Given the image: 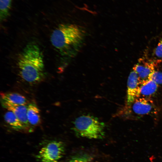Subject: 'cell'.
Here are the masks:
<instances>
[{"label":"cell","instance_id":"3","mask_svg":"<svg viewBox=\"0 0 162 162\" xmlns=\"http://www.w3.org/2000/svg\"><path fill=\"white\" fill-rule=\"evenodd\" d=\"M73 129L80 136L89 139H101L105 134V124L96 117L87 114L81 116L73 122Z\"/></svg>","mask_w":162,"mask_h":162},{"label":"cell","instance_id":"6","mask_svg":"<svg viewBox=\"0 0 162 162\" xmlns=\"http://www.w3.org/2000/svg\"><path fill=\"white\" fill-rule=\"evenodd\" d=\"M132 69L137 74L142 85L151 80L154 71V64L144 56L138 59Z\"/></svg>","mask_w":162,"mask_h":162},{"label":"cell","instance_id":"1","mask_svg":"<svg viewBox=\"0 0 162 162\" xmlns=\"http://www.w3.org/2000/svg\"><path fill=\"white\" fill-rule=\"evenodd\" d=\"M17 66L20 76L29 83H38L45 77L43 54L34 43H29L24 47L18 57Z\"/></svg>","mask_w":162,"mask_h":162},{"label":"cell","instance_id":"11","mask_svg":"<svg viewBox=\"0 0 162 162\" xmlns=\"http://www.w3.org/2000/svg\"><path fill=\"white\" fill-rule=\"evenodd\" d=\"M2 101L19 105H26L28 101L24 96L15 92L2 93L1 94Z\"/></svg>","mask_w":162,"mask_h":162},{"label":"cell","instance_id":"10","mask_svg":"<svg viewBox=\"0 0 162 162\" xmlns=\"http://www.w3.org/2000/svg\"><path fill=\"white\" fill-rule=\"evenodd\" d=\"M27 116L30 125L35 126L40 122V111L36 105L31 103L27 105Z\"/></svg>","mask_w":162,"mask_h":162},{"label":"cell","instance_id":"2","mask_svg":"<svg viewBox=\"0 0 162 162\" xmlns=\"http://www.w3.org/2000/svg\"><path fill=\"white\" fill-rule=\"evenodd\" d=\"M84 28L75 24L59 25L52 33L50 40L54 47L63 55L72 56L79 51L85 38Z\"/></svg>","mask_w":162,"mask_h":162},{"label":"cell","instance_id":"9","mask_svg":"<svg viewBox=\"0 0 162 162\" xmlns=\"http://www.w3.org/2000/svg\"><path fill=\"white\" fill-rule=\"evenodd\" d=\"M2 106L8 111L12 112L17 116L23 125L25 129L29 130L30 125L27 118V105L15 104L1 101Z\"/></svg>","mask_w":162,"mask_h":162},{"label":"cell","instance_id":"15","mask_svg":"<svg viewBox=\"0 0 162 162\" xmlns=\"http://www.w3.org/2000/svg\"><path fill=\"white\" fill-rule=\"evenodd\" d=\"M154 64V71L152 80L158 86L162 85V62Z\"/></svg>","mask_w":162,"mask_h":162},{"label":"cell","instance_id":"16","mask_svg":"<svg viewBox=\"0 0 162 162\" xmlns=\"http://www.w3.org/2000/svg\"><path fill=\"white\" fill-rule=\"evenodd\" d=\"M88 159L84 156L74 158L68 162H88Z\"/></svg>","mask_w":162,"mask_h":162},{"label":"cell","instance_id":"4","mask_svg":"<svg viewBox=\"0 0 162 162\" xmlns=\"http://www.w3.org/2000/svg\"><path fill=\"white\" fill-rule=\"evenodd\" d=\"M122 112L127 118L135 119L155 114L157 111L156 106L151 99L138 98L128 105L125 106Z\"/></svg>","mask_w":162,"mask_h":162},{"label":"cell","instance_id":"13","mask_svg":"<svg viewBox=\"0 0 162 162\" xmlns=\"http://www.w3.org/2000/svg\"><path fill=\"white\" fill-rule=\"evenodd\" d=\"M4 119L6 122L14 130L18 131L25 130L21 122L12 112L8 110L4 114Z\"/></svg>","mask_w":162,"mask_h":162},{"label":"cell","instance_id":"12","mask_svg":"<svg viewBox=\"0 0 162 162\" xmlns=\"http://www.w3.org/2000/svg\"><path fill=\"white\" fill-rule=\"evenodd\" d=\"M159 86L152 80L141 86L139 98L151 99L157 92Z\"/></svg>","mask_w":162,"mask_h":162},{"label":"cell","instance_id":"7","mask_svg":"<svg viewBox=\"0 0 162 162\" xmlns=\"http://www.w3.org/2000/svg\"><path fill=\"white\" fill-rule=\"evenodd\" d=\"M144 56L154 64L162 62V32L151 40Z\"/></svg>","mask_w":162,"mask_h":162},{"label":"cell","instance_id":"8","mask_svg":"<svg viewBox=\"0 0 162 162\" xmlns=\"http://www.w3.org/2000/svg\"><path fill=\"white\" fill-rule=\"evenodd\" d=\"M127 100L125 106L130 104L139 98L141 85L138 76L133 70L128 76L127 84Z\"/></svg>","mask_w":162,"mask_h":162},{"label":"cell","instance_id":"5","mask_svg":"<svg viewBox=\"0 0 162 162\" xmlns=\"http://www.w3.org/2000/svg\"><path fill=\"white\" fill-rule=\"evenodd\" d=\"M64 150L62 142L52 141L41 148L38 157L41 162H58L63 156Z\"/></svg>","mask_w":162,"mask_h":162},{"label":"cell","instance_id":"14","mask_svg":"<svg viewBox=\"0 0 162 162\" xmlns=\"http://www.w3.org/2000/svg\"><path fill=\"white\" fill-rule=\"evenodd\" d=\"M12 0H0V20H3L9 15Z\"/></svg>","mask_w":162,"mask_h":162}]
</instances>
